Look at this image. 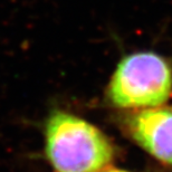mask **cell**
Here are the masks:
<instances>
[{
	"instance_id": "1",
	"label": "cell",
	"mask_w": 172,
	"mask_h": 172,
	"mask_svg": "<svg viewBox=\"0 0 172 172\" xmlns=\"http://www.w3.org/2000/svg\"><path fill=\"white\" fill-rule=\"evenodd\" d=\"M44 151L53 172H99L117 154L103 131L63 109L50 112L45 121Z\"/></svg>"
},
{
	"instance_id": "2",
	"label": "cell",
	"mask_w": 172,
	"mask_h": 172,
	"mask_svg": "<svg viewBox=\"0 0 172 172\" xmlns=\"http://www.w3.org/2000/svg\"><path fill=\"white\" fill-rule=\"evenodd\" d=\"M172 96V64L151 50L125 55L105 91L111 106L123 111L163 105Z\"/></svg>"
},
{
	"instance_id": "3",
	"label": "cell",
	"mask_w": 172,
	"mask_h": 172,
	"mask_svg": "<svg viewBox=\"0 0 172 172\" xmlns=\"http://www.w3.org/2000/svg\"><path fill=\"white\" fill-rule=\"evenodd\" d=\"M116 119L126 138L172 170V105L123 111Z\"/></svg>"
},
{
	"instance_id": "4",
	"label": "cell",
	"mask_w": 172,
	"mask_h": 172,
	"mask_svg": "<svg viewBox=\"0 0 172 172\" xmlns=\"http://www.w3.org/2000/svg\"><path fill=\"white\" fill-rule=\"evenodd\" d=\"M99 172H133L130 170H124V169H115V168H105Z\"/></svg>"
}]
</instances>
